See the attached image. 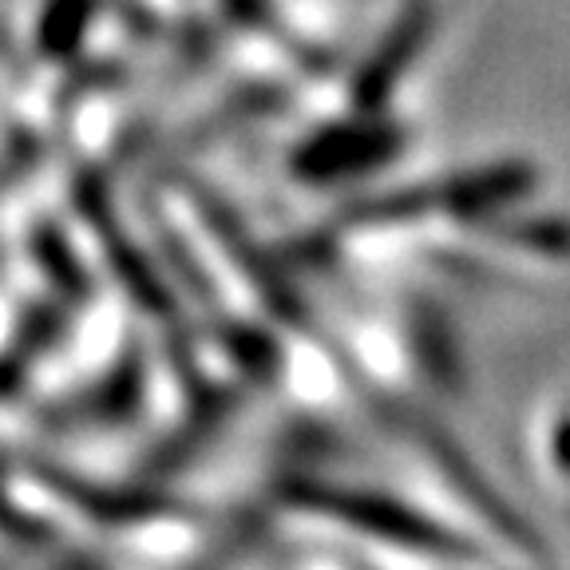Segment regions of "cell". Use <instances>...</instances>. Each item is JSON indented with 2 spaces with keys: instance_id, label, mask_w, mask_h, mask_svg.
<instances>
[{
  "instance_id": "cell-1",
  "label": "cell",
  "mask_w": 570,
  "mask_h": 570,
  "mask_svg": "<svg viewBox=\"0 0 570 570\" xmlns=\"http://www.w3.org/2000/svg\"><path fill=\"white\" fill-rule=\"evenodd\" d=\"M282 508L305 519H325L333 527H348L356 534L381 539V543L404 547V551L436 554V559H468V547L440 531L436 523H428L424 515L401 508L373 491H353V488H330V483H289L282 488Z\"/></svg>"
},
{
  "instance_id": "cell-2",
  "label": "cell",
  "mask_w": 570,
  "mask_h": 570,
  "mask_svg": "<svg viewBox=\"0 0 570 570\" xmlns=\"http://www.w3.org/2000/svg\"><path fill=\"white\" fill-rule=\"evenodd\" d=\"M531 183H534V170L519 167V163L468 170V175H455L448 183H432V187H420L412 195H396V198H384V203L361 206L353 214V226L376 230V226H404L412 218H432V214L475 218V214H488L495 206L515 203L519 195L531 190Z\"/></svg>"
},
{
  "instance_id": "cell-3",
  "label": "cell",
  "mask_w": 570,
  "mask_h": 570,
  "mask_svg": "<svg viewBox=\"0 0 570 570\" xmlns=\"http://www.w3.org/2000/svg\"><path fill=\"white\" fill-rule=\"evenodd\" d=\"M396 151L389 127H330L317 131L294 151V175L305 183H341L376 167Z\"/></svg>"
}]
</instances>
